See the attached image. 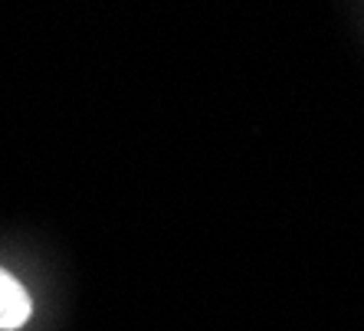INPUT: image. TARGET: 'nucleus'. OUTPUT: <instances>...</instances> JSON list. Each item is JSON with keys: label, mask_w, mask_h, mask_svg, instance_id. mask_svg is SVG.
Masks as SVG:
<instances>
[{"label": "nucleus", "mask_w": 364, "mask_h": 331, "mask_svg": "<svg viewBox=\"0 0 364 331\" xmlns=\"http://www.w3.org/2000/svg\"><path fill=\"white\" fill-rule=\"evenodd\" d=\"M33 315V302H30V292L20 286L7 269H0V328H20V325L30 322Z\"/></svg>", "instance_id": "obj_1"}]
</instances>
